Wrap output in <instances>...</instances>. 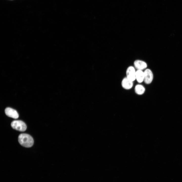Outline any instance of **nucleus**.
I'll list each match as a JSON object with an SVG mask.
<instances>
[{"mask_svg":"<svg viewBox=\"0 0 182 182\" xmlns=\"http://www.w3.org/2000/svg\"><path fill=\"white\" fill-rule=\"evenodd\" d=\"M133 63L135 67L137 70H142L146 69L147 67V63L144 61L140 60H135Z\"/></svg>","mask_w":182,"mask_h":182,"instance_id":"nucleus-6","label":"nucleus"},{"mask_svg":"<svg viewBox=\"0 0 182 182\" xmlns=\"http://www.w3.org/2000/svg\"><path fill=\"white\" fill-rule=\"evenodd\" d=\"M136 71L134 67L132 66L128 67L126 71V77L130 81L133 82L136 79Z\"/></svg>","mask_w":182,"mask_h":182,"instance_id":"nucleus-3","label":"nucleus"},{"mask_svg":"<svg viewBox=\"0 0 182 182\" xmlns=\"http://www.w3.org/2000/svg\"><path fill=\"white\" fill-rule=\"evenodd\" d=\"M5 112L9 117L15 119L18 118L19 115L17 111L11 108H6L5 109Z\"/></svg>","mask_w":182,"mask_h":182,"instance_id":"nucleus-5","label":"nucleus"},{"mask_svg":"<svg viewBox=\"0 0 182 182\" xmlns=\"http://www.w3.org/2000/svg\"><path fill=\"white\" fill-rule=\"evenodd\" d=\"M12 127L14 129L20 131H24L27 129L25 123L21 120H15L11 123Z\"/></svg>","mask_w":182,"mask_h":182,"instance_id":"nucleus-2","label":"nucleus"},{"mask_svg":"<svg viewBox=\"0 0 182 182\" xmlns=\"http://www.w3.org/2000/svg\"><path fill=\"white\" fill-rule=\"evenodd\" d=\"M144 82L147 84L150 83L153 78V75L152 71L150 69H146L144 71Z\"/></svg>","mask_w":182,"mask_h":182,"instance_id":"nucleus-4","label":"nucleus"},{"mask_svg":"<svg viewBox=\"0 0 182 182\" xmlns=\"http://www.w3.org/2000/svg\"><path fill=\"white\" fill-rule=\"evenodd\" d=\"M145 91V87L141 85H137L135 87V92L138 95H142L144 93Z\"/></svg>","mask_w":182,"mask_h":182,"instance_id":"nucleus-9","label":"nucleus"},{"mask_svg":"<svg viewBox=\"0 0 182 182\" xmlns=\"http://www.w3.org/2000/svg\"><path fill=\"white\" fill-rule=\"evenodd\" d=\"M135 78L138 82L141 83L142 82L144 81V72L140 70H137L136 71Z\"/></svg>","mask_w":182,"mask_h":182,"instance_id":"nucleus-8","label":"nucleus"},{"mask_svg":"<svg viewBox=\"0 0 182 182\" xmlns=\"http://www.w3.org/2000/svg\"><path fill=\"white\" fill-rule=\"evenodd\" d=\"M121 84L122 87L124 89H131L133 85V82L128 79L126 77L123 79Z\"/></svg>","mask_w":182,"mask_h":182,"instance_id":"nucleus-7","label":"nucleus"},{"mask_svg":"<svg viewBox=\"0 0 182 182\" xmlns=\"http://www.w3.org/2000/svg\"><path fill=\"white\" fill-rule=\"evenodd\" d=\"M18 141L22 146L26 147H32L34 144V140L32 137L29 134L22 133L18 137Z\"/></svg>","mask_w":182,"mask_h":182,"instance_id":"nucleus-1","label":"nucleus"}]
</instances>
